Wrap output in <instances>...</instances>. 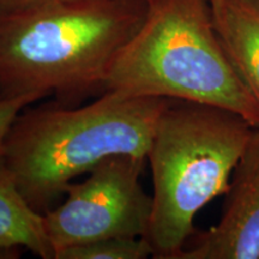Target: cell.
<instances>
[{"label":"cell","instance_id":"14","mask_svg":"<svg viewBox=\"0 0 259 259\" xmlns=\"http://www.w3.org/2000/svg\"><path fill=\"white\" fill-rule=\"evenodd\" d=\"M144 2H147V3H149V2H150V0H144Z\"/></svg>","mask_w":259,"mask_h":259},{"label":"cell","instance_id":"12","mask_svg":"<svg viewBox=\"0 0 259 259\" xmlns=\"http://www.w3.org/2000/svg\"><path fill=\"white\" fill-rule=\"evenodd\" d=\"M210 5H211L213 18H218L221 15L223 6H225V0H209Z\"/></svg>","mask_w":259,"mask_h":259},{"label":"cell","instance_id":"4","mask_svg":"<svg viewBox=\"0 0 259 259\" xmlns=\"http://www.w3.org/2000/svg\"><path fill=\"white\" fill-rule=\"evenodd\" d=\"M254 128L225 108L169 99L147 155L154 194L144 238L154 258L177 259L186 247L197 213L228 191Z\"/></svg>","mask_w":259,"mask_h":259},{"label":"cell","instance_id":"8","mask_svg":"<svg viewBox=\"0 0 259 259\" xmlns=\"http://www.w3.org/2000/svg\"><path fill=\"white\" fill-rule=\"evenodd\" d=\"M18 247L44 259L53 258L42 215L25 202L0 157V250Z\"/></svg>","mask_w":259,"mask_h":259},{"label":"cell","instance_id":"11","mask_svg":"<svg viewBox=\"0 0 259 259\" xmlns=\"http://www.w3.org/2000/svg\"><path fill=\"white\" fill-rule=\"evenodd\" d=\"M42 0H0V14L15 11V10L25 8Z\"/></svg>","mask_w":259,"mask_h":259},{"label":"cell","instance_id":"5","mask_svg":"<svg viewBox=\"0 0 259 259\" xmlns=\"http://www.w3.org/2000/svg\"><path fill=\"white\" fill-rule=\"evenodd\" d=\"M147 158L113 155L96 164L82 183H71L66 199L42 215L53 250L107 238L145 236L153 213V196L141 185Z\"/></svg>","mask_w":259,"mask_h":259},{"label":"cell","instance_id":"13","mask_svg":"<svg viewBox=\"0 0 259 259\" xmlns=\"http://www.w3.org/2000/svg\"><path fill=\"white\" fill-rule=\"evenodd\" d=\"M252 2H254V3H257V4L259 5V0H252Z\"/></svg>","mask_w":259,"mask_h":259},{"label":"cell","instance_id":"7","mask_svg":"<svg viewBox=\"0 0 259 259\" xmlns=\"http://www.w3.org/2000/svg\"><path fill=\"white\" fill-rule=\"evenodd\" d=\"M227 53L259 108V5L252 0H225L213 18Z\"/></svg>","mask_w":259,"mask_h":259},{"label":"cell","instance_id":"6","mask_svg":"<svg viewBox=\"0 0 259 259\" xmlns=\"http://www.w3.org/2000/svg\"><path fill=\"white\" fill-rule=\"evenodd\" d=\"M190 240L177 259H259V127L233 171L219 223Z\"/></svg>","mask_w":259,"mask_h":259},{"label":"cell","instance_id":"3","mask_svg":"<svg viewBox=\"0 0 259 259\" xmlns=\"http://www.w3.org/2000/svg\"><path fill=\"white\" fill-rule=\"evenodd\" d=\"M105 92L220 107L259 127V108L220 38L209 0H150Z\"/></svg>","mask_w":259,"mask_h":259},{"label":"cell","instance_id":"9","mask_svg":"<svg viewBox=\"0 0 259 259\" xmlns=\"http://www.w3.org/2000/svg\"><path fill=\"white\" fill-rule=\"evenodd\" d=\"M153 254L144 236L107 238L64 248L54 254V259H145Z\"/></svg>","mask_w":259,"mask_h":259},{"label":"cell","instance_id":"1","mask_svg":"<svg viewBox=\"0 0 259 259\" xmlns=\"http://www.w3.org/2000/svg\"><path fill=\"white\" fill-rule=\"evenodd\" d=\"M147 11L144 0H42L0 14V99L105 93Z\"/></svg>","mask_w":259,"mask_h":259},{"label":"cell","instance_id":"10","mask_svg":"<svg viewBox=\"0 0 259 259\" xmlns=\"http://www.w3.org/2000/svg\"><path fill=\"white\" fill-rule=\"evenodd\" d=\"M35 102L31 97H17V99H0V155H2L4 139L8 135L12 122L17 115L30 103Z\"/></svg>","mask_w":259,"mask_h":259},{"label":"cell","instance_id":"2","mask_svg":"<svg viewBox=\"0 0 259 259\" xmlns=\"http://www.w3.org/2000/svg\"><path fill=\"white\" fill-rule=\"evenodd\" d=\"M169 99L105 92L76 109L42 106L22 111L2 149L3 163L25 202L45 215L74 178L105 158H147L158 119Z\"/></svg>","mask_w":259,"mask_h":259}]
</instances>
